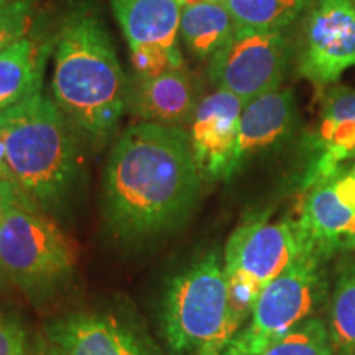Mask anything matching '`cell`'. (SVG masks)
Masks as SVG:
<instances>
[{"label":"cell","mask_w":355,"mask_h":355,"mask_svg":"<svg viewBox=\"0 0 355 355\" xmlns=\"http://www.w3.org/2000/svg\"><path fill=\"white\" fill-rule=\"evenodd\" d=\"M239 28L286 30L295 24L313 0H220Z\"/></svg>","instance_id":"19"},{"label":"cell","mask_w":355,"mask_h":355,"mask_svg":"<svg viewBox=\"0 0 355 355\" xmlns=\"http://www.w3.org/2000/svg\"><path fill=\"white\" fill-rule=\"evenodd\" d=\"M6 282H7V275L3 273L2 266H0V290H2V288L6 286Z\"/></svg>","instance_id":"29"},{"label":"cell","mask_w":355,"mask_h":355,"mask_svg":"<svg viewBox=\"0 0 355 355\" xmlns=\"http://www.w3.org/2000/svg\"><path fill=\"white\" fill-rule=\"evenodd\" d=\"M42 66L37 44L28 38L0 53V112L40 91Z\"/></svg>","instance_id":"18"},{"label":"cell","mask_w":355,"mask_h":355,"mask_svg":"<svg viewBox=\"0 0 355 355\" xmlns=\"http://www.w3.org/2000/svg\"><path fill=\"white\" fill-rule=\"evenodd\" d=\"M30 355H66V352L43 332V334H37L32 339Z\"/></svg>","instance_id":"25"},{"label":"cell","mask_w":355,"mask_h":355,"mask_svg":"<svg viewBox=\"0 0 355 355\" xmlns=\"http://www.w3.org/2000/svg\"><path fill=\"white\" fill-rule=\"evenodd\" d=\"M225 278H227L230 327H232L234 334H237L252 318L263 286L242 273L225 272Z\"/></svg>","instance_id":"22"},{"label":"cell","mask_w":355,"mask_h":355,"mask_svg":"<svg viewBox=\"0 0 355 355\" xmlns=\"http://www.w3.org/2000/svg\"><path fill=\"white\" fill-rule=\"evenodd\" d=\"M202 181L183 127L130 125L114 144L102 176L105 225L128 243L171 232L196 209Z\"/></svg>","instance_id":"1"},{"label":"cell","mask_w":355,"mask_h":355,"mask_svg":"<svg viewBox=\"0 0 355 355\" xmlns=\"http://www.w3.org/2000/svg\"><path fill=\"white\" fill-rule=\"evenodd\" d=\"M296 117V101L291 91L275 89L243 105L229 180L252 159L285 144L295 130Z\"/></svg>","instance_id":"14"},{"label":"cell","mask_w":355,"mask_h":355,"mask_svg":"<svg viewBox=\"0 0 355 355\" xmlns=\"http://www.w3.org/2000/svg\"><path fill=\"white\" fill-rule=\"evenodd\" d=\"M127 104L141 122L181 127L191 122L196 110V89L189 71L181 66L152 76H137Z\"/></svg>","instance_id":"16"},{"label":"cell","mask_w":355,"mask_h":355,"mask_svg":"<svg viewBox=\"0 0 355 355\" xmlns=\"http://www.w3.org/2000/svg\"><path fill=\"white\" fill-rule=\"evenodd\" d=\"M73 123L55 101L37 91L0 112V152L19 196L44 214H58L73 193L79 148Z\"/></svg>","instance_id":"3"},{"label":"cell","mask_w":355,"mask_h":355,"mask_svg":"<svg viewBox=\"0 0 355 355\" xmlns=\"http://www.w3.org/2000/svg\"><path fill=\"white\" fill-rule=\"evenodd\" d=\"M158 327L168 355H222L235 334L219 252H207L168 279Z\"/></svg>","instance_id":"4"},{"label":"cell","mask_w":355,"mask_h":355,"mask_svg":"<svg viewBox=\"0 0 355 355\" xmlns=\"http://www.w3.org/2000/svg\"><path fill=\"white\" fill-rule=\"evenodd\" d=\"M316 148L319 155L306 173L303 188L355 159V87L326 89L319 114Z\"/></svg>","instance_id":"15"},{"label":"cell","mask_w":355,"mask_h":355,"mask_svg":"<svg viewBox=\"0 0 355 355\" xmlns=\"http://www.w3.org/2000/svg\"><path fill=\"white\" fill-rule=\"evenodd\" d=\"M303 248L295 219L270 222L266 217L243 222L225 243L224 270L242 273L261 286L277 278Z\"/></svg>","instance_id":"12"},{"label":"cell","mask_w":355,"mask_h":355,"mask_svg":"<svg viewBox=\"0 0 355 355\" xmlns=\"http://www.w3.org/2000/svg\"><path fill=\"white\" fill-rule=\"evenodd\" d=\"M296 219L303 248L329 260L355 250V162L306 186Z\"/></svg>","instance_id":"8"},{"label":"cell","mask_w":355,"mask_h":355,"mask_svg":"<svg viewBox=\"0 0 355 355\" xmlns=\"http://www.w3.org/2000/svg\"><path fill=\"white\" fill-rule=\"evenodd\" d=\"M286 30L239 28L209 61V78L217 89L243 104L279 87L290 61Z\"/></svg>","instance_id":"7"},{"label":"cell","mask_w":355,"mask_h":355,"mask_svg":"<svg viewBox=\"0 0 355 355\" xmlns=\"http://www.w3.org/2000/svg\"><path fill=\"white\" fill-rule=\"evenodd\" d=\"M239 30L234 17L220 0L183 7L180 38L191 56L212 60Z\"/></svg>","instance_id":"17"},{"label":"cell","mask_w":355,"mask_h":355,"mask_svg":"<svg viewBox=\"0 0 355 355\" xmlns=\"http://www.w3.org/2000/svg\"><path fill=\"white\" fill-rule=\"evenodd\" d=\"M127 38L137 76H152L184 66L180 50V0H110Z\"/></svg>","instance_id":"10"},{"label":"cell","mask_w":355,"mask_h":355,"mask_svg":"<svg viewBox=\"0 0 355 355\" xmlns=\"http://www.w3.org/2000/svg\"><path fill=\"white\" fill-rule=\"evenodd\" d=\"M6 181H10V176H8L6 163H3V159L0 158V186L6 183Z\"/></svg>","instance_id":"27"},{"label":"cell","mask_w":355,"mask_h":355,"mask_svg":"<svg viewBox=\"0 0 355 355\" xmlns=\"http://www.w3.org/2000/svg\"><path fill=\"white\" fill-rule=\"evenodd\" d=\"M32 0H15L0 7V53L25 38L28 32Z\"/></svg>","instance_id":"23"},{"label":"cell","mask_w":355,"mask_h":355,"mask_svg":"<svg viewBox=\"0 0 355 355\" xmlns=\"http://www.w3.org/2000/svg\"><path fill=\"white\" fill-rule=\"evenodd\" d=\"M43 332L66 355H165L144 324L123 309L74 311L48 322Z\"/></svg>","instance_id":"11"},{"label":"cell","mask_w":355,"mask_h":355,"mask_svg":"<svg viewBox=\"0 0 355 355\" xmlns=\"http://www.w3.org/2000/svg\"><path fill=\"white\" fill-rule=\"evenodd\" d=\"M10 2H15V0H0V7L7 6V3H10Z\"/></svg>","instance_id":"30"},{"label":"cell","mask_w":355,"mask_h":355,"mask_svg":"<svg viewBox=\"0 0 355 355\" xmlns=\"http://www.w3.org/2000/svg\"><path fill=\"white\" fill-rule=\"evenodd\" d=\"M181 6H194V3H201V2H211V0H180Z\"/></svg>","instance_id":"28"},{"label":"cell","mask_w":355,"mask_h":355,"mask_svg":"<svg viewBox=\"0 0 355 355\" xmlns=\"http://www.w3.org/2000/svg\"><path fill=\"white\" fill-rule=\"evenodd\" d=\"M261 355H336L327 322L309 316L266 347Z\"/></svg>","instance_id":"21"},{"label":"cell","mask_w":355,"mask_h":355,"mask_svg":"<svg viewBox=\"0 0 355 355\" xmlns=\"http://www.w3.org/2000/svg\"><path fill=\"white\" fill-rule=\"evenodd\" d=\"M19 198V193H17L12 181H6V183L0 186V224H2L3 217L7 216L8 209L17 202Z\"/></svg>","instance_id":"26"},{"label":"cell","mask_w":355,"mask_h":355,"mask_svg":"<svg viewBox=\"0 0 355 355\" xmlns=\"http://www.w3.org/2000/svg\"><path fill=\"white\" fill-rule=\"evenodd\" d=\"M326 260L301 248L290 265L266 283L252 318L232 337L222 355H261L288 331L298 326L322 301Z\"/></svg>","instance_id":"6"},{"label":"cell","mask_w":355,"mask_h":355,"mask_svg":"<svg viewBox=\"0 0 355 355\" xmlns=\"http://www.w3.org/2000/svg\"><path fill=\"white\" fill-rule=\"evenodd\" d=\"M51 89L58 107L96 145L117 130L128 83L101 12L91 0L68 7L56 35Z\"/></svg>","instance_id":"2"},{"label":"cell","mask_w":355,"mask_h":355,"mask_svg":"<svg viewBox=\"0 0 355 355\" xmlns=\"http://www.w3.org/2000/svg\"><path fill=\"white\" fill-rule=\"evenodd\" d=\"M336 355H355V261H347L337 275L327 313Z\"/></svg>","instance_id":"20"},{"label":"cell","mask_w":355,"mask_h":355,"mask_svg":"<svg viewBox=\"0 0 355 355\" xmlns=\"http://www.w3.org/2000/svg\"><path fill=\"white\" fill-rule=\"evenodd\" d=\"M0 266L33 303H42L73 279L76 250L44 212L19 198L0 224Z\"/></svg>","instance_id":"5"},{"label":"cell","mask_w":355,"mask_h":355,"mask_svg":"<svg viewBox=\"0 0 355 355\" xmlns=\"http://www.w3.org/2000/svg\"><path fill=\"white\" fill-rule=\"evenodd\" d=\"M243 102L224 89L198 102L191 119L189 140L202 180H229Z\"/></svg>","instance_id":"13"},{"label":"cell","mask_w":355,"mask_h":355,"mask_svg":"<svg viewBox=\"0 0 355 355\" xmlns=\"http://www.w3.org/2000/svg\"><path fill=\"white\" fill-rule=\"evenodd\" d=\"M355 68V0H313L301 33L298 71L319 89Z\"/></svg>","instance_id":"9"},{"label":"cell","mask_w":355,"mask_h":355,"mask_svg":"<svg viewBox=\"0 0 355 355\" xmlns=\"http://www.w3.org/2000/svg\"><path fill=\"white\" fill-rule=\"evenodd\" d=\"M30 344L20 319L0 309V355H30Z\"/></svg>","instance_id":"24"}]
</instances>
